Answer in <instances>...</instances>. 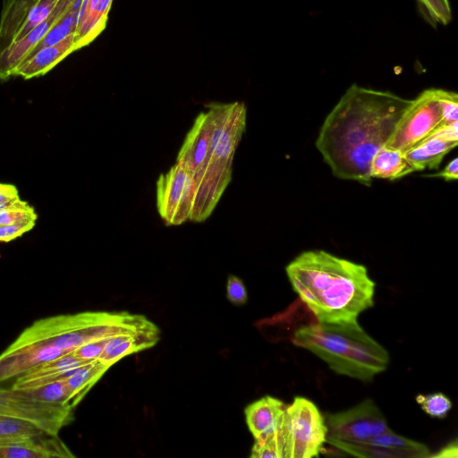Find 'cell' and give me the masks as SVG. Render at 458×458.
<instances>
[{"label":"cell","instance_id":"obj_1","mask_svg":"<svg viewBox=\"0 0 458 458\" xmlns=\"http://www.w3.org/2000/svg\"><path fill=\"white\" fill-rule=\"evenodd\" d=\"M390 91L350 86L327 115L316 148L332 174L370 186V163L411 104Z\"/></svg>","mask_w":458,"mask_h":458},{"label":"cell","instance_id":"obj_2","mask_svg":"<svg viewBox=\"0 0 458 458\" xmlns=\"http://www.w3.org/2000/svg\"><path fill=\"white\" fill-rule=\"evenodd\" d=\"M285 271L318 322L357 321L374 305L375 283L361 264L315 250L301 252Z\"/></svg>","mask_w":458,"mask_h":458},{"label":"cell","instance_id":"obj_3","mask_svg":"<svg viewBox=\"0 0 458 458\" xmlns=\"http://www.w3.org/2000/svg\"><path fill=\"white\" fill-rule=\"evenodd\" d=\"M292 342L316 354L335 373L364 382L389 363L387 351L357 321L302 326L293 333Z\"/></svg>","mask_w":458,"mask_h":458},{"label":"cell","instance_id":"obj_4","mask_svg":"<svg viewBox=\"0 0 458 458\" xmlns=\"http://www.w3.org/2000/svg\"><path fill=\"white\" fill-rule=\"evenodd\" d=\"M212 118L209 157L196 188L191 221H205L212 214L232 180L236 148L246 128L247 109L243 102L210 103Z\"/></svg>","mask_w":458,"mask_h":458},{"label":"cell","instance_id":"obj_5","mask_svg":"<svg viewBox=\"0 0 458 458\" xmlns=\"http://www.w3.org/2000/svg\"><path fill=\"white\" fill-rule=\"evenodd\" d=\"M155 326L142 315L128 312L89 311L42 318L27 327L19 338L73 352L90 341Z\"/></svg>","mask_w":458,"mask_h":458},{"label":"cell","instance_id":"obj_6","mask_svg":"<svg viewBox=\"0 0 458 458\" xmlns=\"http://www.w3.org/2000/svg\"><path fill=\"white\" fill-rule=\"evenodd\" d=\"M284 458L318 456L327 442V428L318 407L304 397H295L284 414Z\"/></svg>","mask_w":458,"mask_h":458},{"label":"cell","instance_id":"obj_7","mask_svg":"<svg viewBox=\"0 0 458 458\" xmlns=\"http://www.w3.org/2000/svg\"><path fill=\"white\" fill-rule=\"evenodd\" d=\"M440 126L437 89H425L411 100L385 146L404 154Z\"/></svg>","mask_w":458,"mask_h":458},{"label":"cell","instance_id":"obj_8","mask_svg":"<svg viewBox=\"0 0 458 458\" xmlns=\"http://www.w3.org/2000/svg\"><path fill=\"white\" fill-rule=\"evenodd\" d=\"M72 407L49 403L26 396L20 390L0 386V416L30 421L51 435L72 420Z\"/></svg>","mask_w":458,"mask_h":458},{"label":"cell","instance_id":"obj_9","mask_svg":"<svg viewBox=\"0 0 458 458\" xmlns=\"http://www.w3.org/2000/svg\"><path fill=\"white\" fill-rule=\"evenodd\" d=\"M196 185L192 176L175 163L157 181V208L167 225H179L191 219Z\"/></svg>","mask_w":458,"mask_h":458},{"label":"cell","instance_id":"obj_10","mask_svg":"<svg viewBox=\"0 0 458 458\" xmlns=\"http://www.w3.org/2000/svg\"><path fill=\"white\" fill-rule=\"evenodd\" d=\"M327 437L348 442H364L390 428L379 408L371 399L336 413L325 420Z\"/></svg>","mask_w":458,"mask_h":458},{"label":"cell","instance_id":"obj_11","mask_svg":"<svg viewBox=\"0 0 458 458\" xmlns=\"http://www.w3.org/2000/svg\"><path fill=\"white\" fill-rule=\"evenodd\" d=\"M67 354L62 350L17 338L0 354V384L15 380L36 367Z\"/></svg>","mask_w":458,"mask_h":458},{"label":"cell","instance_id":"obj_12","mask_svg":"<svg viewBox=\"0 0 458 458\" xmlns=\"http://www.w3.org/2000/svg\"><path fill=\"white\" fill-rule=\"evenodd\" d=\"M211 131L210 113L201 112L195 118L176 158V163L182 165L192 176L196 188L208 165Z\"/></svg>","mask_w":458,"mask_h":458},{"label":"cell","instance_id":"obj_13","mask_svg":"<svg viewBox=\"0 0 458 458\" xmlns=\"http://www.w3.org/2000/svg\"><path fill=\"white\" fill-rule=\"evenodd\" d=\"M458 143V123L443 125L404 153L415 172L437 169L445 156Z\"/></svg>","mask_w":458,"mask_h":458},{"label":"cell","instance_id":"obj_14","mask_svg":"<svg viewBox=\"0 0 458 458\" xmlns=\"http://www.w3.org/2000/svg\"><path fill=\"white\" fill-rule=\"evenodd\" d=\"M73 1L71 0L60 5L46 21L0 52V80H6L13 75L14 70L28 53L42 39L53 25L62 21Z\"/></svg>","mask_w":458,"mask_h":458},{"label":"cell","instance_id":"obj_15","mask_svg":"<svg viewBox=\"0 0 458 458\" xmlns=\"http://www.w3.org/2000/svg\"><path fill=\"white\" fill-rule=\"evenodd\" d=\"M0 457H74V454L58 437V435L42 434L0 440Z\"/></svg>","mask_w":458,"mask_h":458},{"label":"cell","instance_id":"obj_16","mask_svg":"<svg viewBox=\"0 0 458 458\" xmlns=\"http://www.w3.org/2000/svg\"><path fill=\"white\" fill-rule=\"evenodd\" d=\"M159 336L160 332L156 325L139 331L114 335L106 342L98 360L110 368L127 355L154 346Z\"/></svg>","mask_w":458,"mask_h":458},{"label":"cell","instance_id":"obj_17","mask_svg":"<svg viewBox=\"0 0 458 458\" xmlns=\"http://www.w3.org/2000/svg\"><path fill=\"white\" fill-rule=\"evenodd\" d=\"M88 363L73 352L60 356L41 364L30 372L19 377L12 385L13 389L22 390L38 387L56 380H65L79 367Z\"/></svg>","mask_w":458,"mask_h":458},{"label":"cell","instance_id":"obj_18","mask_svg":"<svg viewBox=\"0 0 458 458\" xmlns=\"http://www.w3.org/2000/svg\"><path fill=\"white\" fill-rule=\"evenodd\" d=\"M286 405L279 399L267 395L245 409L246 422L255 439L276 430L284 417Z\"/></svg>","mask_w":458,"mask_h":458},{"label":"cell","instance_id":"obj_19","mask_svg":"<svg viewBox=\"0 0 458 458\" xmlns=\"http://www.w3.org/2000/svg\"><path fill=\"white\" fill-rule=\"evenodd\" d=\"M76 50L75 35L72 34L55 46L38 50L30 58L21 63L14 70L13 75L21 76L24 79L44 75L64 57Z\"/></svg>","mask_w":458,"mask_h":458},{"label":"cell","instance_id":"obj_20","mask_svg":"<svg viewBox=\"0 0 458 458\" xmlns=\"http://www.w3.org/2000/svg\"><path fill=\"white\" fill-rule=\"evenodd\" d=\"M113 0H88L85 15L75 32L77 50L91 43L106 28Z\"/></svg>","mask_w":458,"mask_h":458},{"label":"cell","instance_id":"obj_21","mask_svg":"<svg viewBox=\"0 0 458 458\" xmlns=\"http://www.w3.org/2000/svg\"><path fill=\"white\" fill-rule=\"evenodd\" d=\"M415 172L401 151L386 146L373 156L369 174L371 178L396 180Z\"/></svg>","mask_w":458,"mask_h":458},{"label":"cell","instance_id":"obj_22","mask_svg":"<svg viewBox=\"0 0 458 458\" xmlns=\"http://www.w3.org/2000/svg\"><path fill=\"white\" fill-rule=\"evenodd\" d=\"M108 369L109 367L99 360H94L78 368L65 379L74 406L82 400Z\"/></svg>","mask_w":458,"mask_h":458},{"label":"cell","instance_id":"obj_23","mask_svg":"<svg viewBox=\"0 0 458 458\" xmlns=\"http://www.w3.org/2000/svg\"><path fill=\"white\" fill-rule=\"evenodd\" d=\"M364 442L401 451L408 458H424L430 455L429 449L424 444L400 436L390 428Z\"/></svg>","mask_w":458,"mask_h":458},{"label":"cell","instance_id":"obj_24","mask_svg":"<svg viewBox=\"0 0 458 458\" xmlns=\"http://www.w3.org/2000/svg\"><path fill=\"white\" fill-rule=\"evenodd\" d=\"M327 442L348 454L362 458H408L398 450L377 446L367 442H348L327 437Z\"/></svg>","mask_w":458,"mask_h":458},{"label":"cell","instance_id":"obj_25","mask_svg":"<svg viewBox=\"0 0 458 458\" xmlns=\"http://www.w3.org/2000/svg\"><path fill=\"white\" fill-rule=\"evenodd\" d=\"M20 391L26 396L37 401L49 403H61L72 408L75 407L65 380H56L38 387Z\"/></svg>","mask_w":458,"mask_h":458},{"label":"cell","instance_id":"obj_26","mask_svg":"<svg viewBox=\"0 0 458 458\" xmlns=\"http://www.w3.org/2000/svg\"><path fill=\"white\" fill-rule=\"evenodd\" d=\"M250 457L284 458V417L276 430L255 439Z\"/></svg>","mask_w":458,"mask_h":458},{"label":"cell","instance_id":"obj_27","mask_svg":"<svg viewBox=\"0 0 458 458\" xmlns=\"http://www.w3.org/2000/svg\"><path fill=\"white\" fill-rule=\"evenodd\" d=\"M38 215L33 207L21 199L13 204L0 208V226H9L37 222Z\"/></svg>","mask_w":458,"mask_h":458},{"label":"cell","instance_id":"obj_28","mask_svg":"<svg viewBox=\"0 0 458 458\" xmlns=\"http://www.w3.org/2000/svg\"><path fill=\"white\" fill-rule=\"evenodd\" d=\"M423 17L432 25L445 26L452 21L449 0H415Z\"/></svg>","mask_w":458,"mask_h":458},{"label":"cell","instance_id":"obj_29","mask_svg":"<svg viewBox=\"0 0 458 458\" xmlns=\"http://www.w3.org/2000/svg\"><path fill=\"white\" fill-rule=\"evenodd\" d=\"M416 401L433 418L444 419L452 409V402L442 393L419 394Z\"/></svg>","mask_w":458,"mask_h":458},{"label":"cell","instance_id":"obj_30","mask_svg":"<svg viewBox=\"0 0 458 458\" xmlns=\"http://www.w3.org/2000/svg\"><path fill=\"white\" fill-rule=\"evenodd\" d=\"M441 109L442 126L458 122V95L450 90L437 89Z\"/></svg>","mask_w":458,"mask_h":458},{"label":"cell","instance_id":"obj_31","mask_svg":"<svg viewBox=\"0 0 458 458\" xmlns=\"http://www.w3.org/2000/svg\"><path fill=\"white\" fill-rule=\"evenodd\" d=\"M110 337L101 338L86 343L78 347L73 352V354L87 362L98 360L105 348L106 342Z\"/></svg>","mask_w":458,"mask_h":458},{"label":"cell","instance_id":"obj_32","mask_svg":"<svg viewBox=\"0 0 458 458\" xmlns=\"http://www.w3.org/2000/svg\"><path fill=\"white\" fill-rule=\"evenodd\" d=\"M227 299L234 305H242L248 300V293L243 282L237 276L230 275L227 280Z\"/></svg>","mask_w":458,"mask_h":458},{"label":"cell","instance_id":"obj_33","mask_svg":"<svg viewBox=\"0 0 458 458\" xmlns=\"http://www.w3.org/2000/svg\"><path fill=\"white\" fill-rule=\"evenodd\" d=\"M35 225V223H24L9 226H0V242H9L22 236L32 230Z\"/></svg>","mask_w":458,"mask_h":458},{"label":"cell","instance_id":"obj_34","mask_svg":"<svg viewBox=\"0 0 458 458\" xmlns=\"http://www.w3.org/2000/svg\"><path fill=\"white\" fill-rule=\"evenodd\" d=\"M18 189L11 183L0 182V208L20 200Z\"/></svg>","mask_w":458,"mask_h":458},{"label":"cell","instance_id":"obj_35","mask_svg":"<svg viewBox=\"0 0 458 458\" xmlns=\"http://www.w3.org/2000/svg\"><path fill=\"white\" fill-rule=\"evenodd\" d=\"M430 177H440L447 182L454 181L458 177V159L454 157L451 160L443 170L439 171L437 174H429Z\"/></svg>","mask_w":458,"mask_h":458},{"label":"cell","instance_id":"obj_36","mask_svg":"<svg viewBox=\"0 0 458 458\" xmlns=\"http://www.w3.org/2000/svg\"><path fill=\"white\" fill-rule=\"evenodd\" d=\"M458 446L457 441L454 440L453 443L448 444L446 446L442 448L437 454L433 455H429L432 457H447V458H456L458 455Z\"/></svg>","mask_w":458,"mask_h":458},{"label":"cell","instance_id":"obj_37","mask_svg":"<svg viewBox=\"0 0 458 458\" xmlns=\"http://www.w3.org/2000/svg\"><path fill=\"white\" fill-rule=\"evenodd\" d=\"M34 1L36 0H5L4 4V11L23 6Z\"/></svg>","mask_w":458,"mask_h":458}]
</instances>
